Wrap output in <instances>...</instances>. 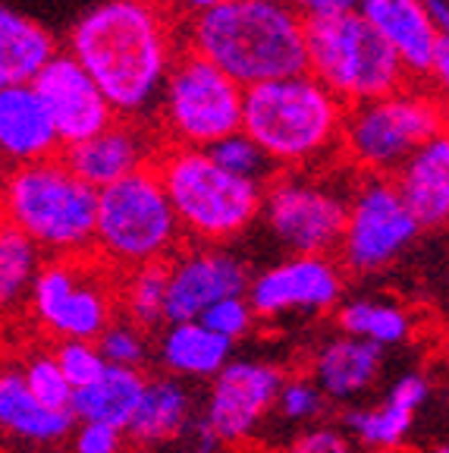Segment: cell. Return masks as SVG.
Segmentation results:
<instances>
[{
  "instance_id": "obj_29",
  "label": "cell",
  "mask_w": 449,
  "mask_h": 453,
  "mask_svg": "<svg viewBox=\"0 0 449 453\" xmlns=\"http://www.w3.org/2000/svg\"><path fill=\"white\" fill-rule=\"evenodd\" d=\"M167 280H170V262H148L139 268L126 271L123 283V311L133 325L157 327L167 321Z\"/></svg>"
},
{
  "instance_id": "obj_28",
  "label": "cell",
  "mask_w": 449,
  "mask_h": 453,
  "mask_svg": "<svg viewBox=\"0 0 449 453\" xmlns=\"http://www.w3.org/2000/svg\"><path fill=\"white\" fill-rule=\"evenodd\" d=\"M337 321L343 334L371 340L377 347H396L412 334V319L400 305L384 303V299H352L339 305Z\"/></svg>"
},
{
  "instance_id": "obj_19",
  "label": "cell",
  "mask_w": 449,
  "mask_h": 453,
  "mask_svg": "<svg viewBox=\"0 0 449 453\" xmlns=\"http://www.w3.org/2000/svg\"><path fill=\"white\" fill-rule=\"evenodd\" d=\"M393 183L422 230L449 224V123L402 161Z\"/></svg>"
},
{
  "instance_id": "obj_14",
  "label": "cell",
  "mask_w": 449,
  "mask_h": 453,
  "mask_svg": "<svg viewBox=\"0 0 449 453\" xmlns=\"http://www.w3.org/2000/svg\"><path fill=\"white\" fill-rule=\"evenodd\" d=\"M283 381L286 375L267 362H226L211 381L202 422L217 434L220 444L252 438L267 412L274 410Z\"/></svg>"
},
{
  "instance_id": "obj_36",
  "label": "cell",
  "mask_w": 449,
  "mask_h": 453,
  "mask_svg": "<svg viewBox=\"0 0 449 453\" xmlns=\"http://www.w3.org/2000/svg\"><path fill=\"white\" fill-rule=\"evenodd\" d=\"M274 410L289 422H311L323 412V390L311 378H289L280 384Z\"/></svg>"
},
{
  "instance_id": "obj_6",
  "label": "cell",
  "mask_w": 449,
  "mask_h": 453,
  "mask_svg": "<svg viewBox=\"0 0 449 453\" xmlns=\"http://www.w3.org/2000/svg\"><path fill=\"white\" fill-rule=\"evenodd\" d=\"M305 57L311 76L346 107L396 92L408 76L396 50L358 10L305 16Z\"/></svg>"
},
{
  "instance_id": "obj_3",
  "label": "cell",
  "mask_w": 449,
  "mask_h": 453,
  "mask_svg": "<svg viewBox=\"0 0 449 453\" xmlns=\"http://www.w3.org/2000/svg\"><path fill=\"white\" fill-rule=\"evenodd\" d=\"M98 189L64 155L0 170V220L50 255H82L95 246Z\"/></svg>"
},
{
  "instance_id": "obj_25",
  "label": "cell",
  "mask_w": 449,
  "mask_h": 453,
  "mask_svg": "<svg viewBox=\"0 0 449 453\" xmlns=\"http://www.w3.org/2000/svg\"><path fill=\"white\" fill-rule=\"evenodd\" d=\"M72 410H50L38 403L32 390L26 388V378L16 368L0 372V428L26 441H60L72 432Z\"/></svg>"
},
{
  "instance_id": "obj_20",
  "label": "cell",
  "mask_w": 449,
  "mask_h": 453,
  "mask_svg": "<svg viewBox=\"0 0 449 453\" xmlns=\"http://www.w3.org/2000/svg\"><path fill=\"white\" fill-rule=\"evenodd\" d=\"M358 13L396 50L406 73L428 76L440 35L424 10V0H361Z\"/></svg>"
},
{
  "instance_id": "obj_26",
  "label": "cell",
  "mask_w": 449,
  "mask_h": 453,
  "mask_svg": "<svg viewBox=\"0 0 449 453\" xmlns=\"http://www.w3.org/2000/svg\"><path fill=\"white\" fill-rule=\"evenodd\" d=\"M232 340L204 327L198 319L170 321L161 340V362L170 375L179 378H214L230 362Z\"/></svg>"
},
{
  "instance_id": "obj_42",
  "label": "cell",
  "mask_w": 449,
  "mask_h": 453,
  "mask_svg": "<svg viewBox=\"0 0 449 453\" xmlns=\"http://www.w3.org/2000/svg\"><path fill=\"white\" fill-rule=\"evenodd\" d=\"M424 10H428L430 22H434L437 35L449 38V0H424Z\"/></svg>"
},
{
  "instance_id": "obj_11",
  "label": "cell",
  "mask_w": 449,
  "mask_h": 453,
  "mask_svg": "<svg viewBox=\"0 0 449 453\" xmlns=\"http://www.w3.org/2000/svg\"><path fill=\"white\" fill-rule=\"evenodd\" d=\"M349 196L321 180L280 170L264 189L261 214L267 234L293 255H331L339 246Z\"/></svg>"
},
{
  "instance_id": "obj_40",
  "label": "cell",
  "mask_w": 449,
  "mask_h": 453,
  "mask_svg": "<svg viewBox=\"0 0 449 453\" xmlns=\"http://www.w3.org/2000/svg\"><path fill=\"white\" fill-rule=\"evenodd\" d=\"M428 76L434 79L437 85V95L449 104V38H440L434 50V60H430V70Z\"/></svg>"
},
{
  "instance_id": "obj_21",
  "label": "cell",
  "mask_w": 449,
  "mask_h": 453,
  "mask_svg": "<svg viewBox=\"0 0 449 453\" xmlns=\"http://www.w3.org/2000/svg\"><path fill=\"white\" fill-rule=\"evenodd\" d=\"M380 365H384V347L343 334L315 356V384L323 390V396L352 400L371 388L374 378L380 375Z\"/></svg>"
},
{
  "instance_id": "obj_33",
  "label": "cell",
  "mask_w": 449,
  "mask_h": 453,
  "mask_svg": "<svg viewBox=\"0 0 449 453\" xmlns=\"http://www.w3.org/2000/svg\"><path fill=\"white\" fill-rule=\"evenodd\" d=\"M54 359H57V365L64 368L66 381H70L72 388H85V384L98 381L107 368V359L101 356L95 340H64V343L57 347Z\"/></svg>"
},
{
  "instance_id": "obj_12",
  "label": "cell",
  "mask_w": 449,
  "mask_h": 453,
  "mask_svg": "<svg viewBox=\"0 0 449 453\" xmlns=\"http://www.w3.org/2000/svg\"><path fill=\"white\" fill-rule=\"evenodd\" d=\"M28 309L44 331L64 340H98L113 321V299L101 277L88 274L76 255L42 262L28 293Z\"/></svg>"
},
{
  "instance_id": "obj_31",
  "label": "cell",
  "mask_w": 449,
  "mask_h": 453,
  "mask_svg": "<svg viewBox=\"0 0 449 453\" xmlns=\"http://www.w3.org/2000/svg\"><path fill=\"white\" fill-rule=\"evenodd\" d=\"M208 155H211L220 167L230 170V173H236V177H242V180H252V183H258V186H267L283 170L246 129H236V133L224 135V139H217L214 145H208Z\"/></svg>"
},
{
  "instance_id": "obj_23",
  "label": "cell",
  "mask_w": 449,
  "mask_h": 453,
  "mask_svg": "<svg viewBox=\"0 0 449 453\" xmlns=\"http://www.w3.org/2000/svg\"><path fill=\"white\" fill-rule=\"evenodd\" d=\"M192 390L179 381V375L155 378L145 381L141 400L135 406V416L129 422L126 434L135 444H164L179 438L192 425Z\"/></svg>"
},
{
  "instance_id": "obj_4",
  "label": "cell",
  "mask_w": 449,
  "mask_h": 453,
  "mask_svg": "<svg viewBox=\"0 0 449 453\" xmlns=\"http://www.w3.org/2000/svg\"><path fill=\"white\" fill-rule=\"evenodd\" d=\"M346 104L308 70L248 85L242 129L283 170L308 167L339 149Z\"/></svg>"
},
{
  "instance_id": "obj_41",
  "label": "cell",
  "mask_w": 449,
  "mask_h": 453,
  "mask_svg": "<svg viewBox=\"0 0 449 453\" xmlns=\"http://www.w3.org/2000/svg\"><path fill=\"white\" fill-rule=\"evenodd\" d=\"M361 0H293V7L302 16H323V13H346L358 10Z\"/></svg>"
},
{
  "instance_id": "obj_7",
  "label": "cell",
  "mask_w": 449,
  "mask_h": 453,
  "mask_svg": "<svg viewBox=\"0 0 449 453\" xmlns=\"http://www.w3.org/2000/svg\"><path fill=\"white\" fill-rule=\"evenodd\" d=\"M183 226L155 164L98 189L95 246L104 262L129 271L173 255Z\"/></svg>"
},
{
  "instance_id": "obj_32",
  "label": "cell",
  "mask_w": 449,
  "mask_h": 453,
  "mask_svg": "<svg viewBox=\"0 0 449 453\" xmlns=\"http://www.w3.org/2000/svg\"><path fill=\"white\" fill-rule=\"evenodd\" d=\"M22 378H26V388L32 390L38 403L50 406V410H70L72 403V384L66 381L64 368L57 365L54 356H38L22 368Z\"/></svg>"
},
{
  "instance_id": "obj_43",
  "label": "cell",
  "mask_w": 449,
  "mask_h": 453,
  "mask_svg": "<svg viewBox=\"0 0 449 453\" xmlns=\"http://www.w3.org/2000/svg\"><path fill=\"white\" fill-rule=\"evenodd\" d=\"M186 4H189L192 13H198V10H208V7H214V4H224V0H186Z\"/></svg>"
},
{
  "instance_id": "obj_24",
  "label": "cell",
  "mask_w": 449,
  "mask_h": 453,
  "mask_svg": "<svg viewBox=\"0 0 449 453\" xmlns=\"http://www.w3.org/2000/svg\"><path fill=\"white\" fill-rule=\"evenodd\" d=\"M145 381L148 378L141 375L139 368L107 365L98 381L72 390L70 410L79 422H101V425H110V428H119V432H126L135 416V406H139V400H141Z\"/></svg>"
},
{
  "instance_id": "obj_39",
  "label": "cell",
  "mask_w": 449,
  "mask_h": 453,
  "mask_svg": "<svg viewBox=\"0 0 449 453\" xmlns=\"http://www.w3.org/2000/svg\"><path fill=\"white\" fill-rule=\"evenodd\" d=\"M428 394H430V384H428V378H424V375H402L400 381L390 388V394H386V396L418 412V406L428 400Z\"/></svg>"
},
{
  "instance_id": "obj_30",
  "label": "cell",
  "mask_w": 449,
  "mask_h": 453,
  "mask_svg": "<svg viewBox=\"0 0 449 453\" xmlns=\"http://www.w3.org/2000/svg\"><path fill=\"white\" fill-rule=\"evenodd\" d=\"M415 425V410L396 403L386 396L380 406L371 410H349L346 412V428L371 450H393L408 438Z\"/></svg>"
},
{
  "instance_id": "obj_5",
  "label": "cell",
  "mask_w": 449,
  "mask_h": 453,
  "mask_svg": "<svg viewBox=\"0 0 449 453\" xmlns=\"http://www.w3.org/2000/svg\"><path fill=\"white\" fill-rule=\"evenodd\" d=\"M155 170L183 234H189L192 240H236L258 220L264 186L220 167L208 149L170 145L164 155L155 157Z\"/></svg>"
},
{
  "instance_id": "obj_13",
  "label": "cell",
  "mask_w": 449,
  "mask_h": 453,
  "mask_svg": "<svg viewBox=\"0 0 449 453\" xmlns=\"http://www.w3.org/2000/svg\"><path fill=\"white\" fill-rule=\"evenodd\" d=\"M246 296L261 319L331 311L343 296V268L327 255H293L252 277Z\"/></svg>"
},
{
  "instance_id": "obj_27",
  "label": "cell",
  "mask_w": 449,
  "mask_h": 453,
  "mask_svg": "<svg viewBox=\"0 0 449 453\" xmlns=\"http://www.w3.org/2000/svg\"><path fill=\"white\" fill-rule=\"evenodd\" d=\"M42 255L44 249L35 240L0 220V319L28 303L32 283L44 262Z\"/></svg>"
},
{
  "instance_id": "obj_37",
  "label": "cell",
  "mask_w": 449,
  "mask_h": 453,
  "mask_svg": "<svg viewBox=\"0 0 449 453\" xmlns=\"http://www.w3.org/2000/svg\"><path fill=\"white\" fill-rule=\"evenodd\" d=\"M123 434L119 428L101 422H82L79 432L72 434V450L76 453H119L123 447Z\"/></svg>"
},
{
  "instance_id": "obj_38",
  "label": "cell",
  "mask_w": 449,
  "mask_h": 453,
  "mask_svg": "<svg viewBox=\"0 0 449 453\" xmlns=\"http://www.w3.org/2000/svg\"><path fill=\"white\" fill-rule=\"evenodd\" d=\"M289 453H355V447L337 428H311L293 441Z\"/></svg>"
},
{
  "instance_id": "obj_1",
  "label": "cell",
  "mask_w": 449,
  "mask_h": 453,
  "mask_svg": "<svg viewBox=\"0 0 449 453\" xmlns=\"http://www.w3.org/2000/svg\"><path fill=\"white\" fill-rule=\"evenodd\" d=\"M70 54L117 117L151 120L173 66V35L155 0H98L70 28Z\"/></svg>"
},
{
  "instance_id": "obj_10",
  "label": "cell",
  "mask_w": 449,
  "mask_h": 453,
  "mask_svg": "<svg viewBox=\"0 0 449 453\" xmlns=\"http://www.w3.org/2000/svg\"><path fill=\"white\" fill-rule=\"evenodd\" d=\"M422 224L406 205L393 177L361 173V183L349 192V211L339 236V258L352 274H374L400 258L418 236Z\"/></svg>"
},
{
  "instance_id": "obj_8",
  "label": "cell",
  "mask_w": 449,
  "mask_h": 453,
  "mask_svg": "<svg viewBox=\"0 0 449 453\" xmlns=\"http://www.w3.org/2000/svg\"><path fill=\"white\" fill-rule=\"evenodd\" d=\"M449 123L440 95L400 85L396 92L346 107L339 149L361 173L393 177L424 139Z\"/></svg>"
},
{
  "instance_id": "obj_44",
  "label": "cell",
  "mask_w": 449,
  "mask_h": 453,
  "mask_svg": "<svg viewBox=\"0 0 449 453\" xmlns=\"http://www.w3.org/2000/svg\"><path fill=\"white\" fill-rule=\"evenodd\" d=\"M189 453H208V450H202V447H198V450H189Z\"/></svg>"
},
{
  "instance_id": "obj_22",
  "label": "cell",
  "mask_w": 449,
  "mask_h": 453,
  "mask_svg": "<svg viewBox=\"0 0 449 453\" xmlns=\"http://www.w3.org/2000/svg\"><path fill=\"white\" fill-rule=\"evenodd\" d=\"M54 54L57 42L48 28L0 0V88L32 82Z\"/></svg>"
},
{
  "instance_id": "obj_9",
  "label": "cell",
  "mask_w": 449,
  "mask_h": 453,
  "mask_svg": "<svg viewBox=\"0 0 449 453\" xmlns=\"http://www.w3.org/2000/svg\"><path fill=\"white\" fill-rule=\"evenodd\" d=\"M242 98L246 85L189 48L170 66L157 101V120L173 145L208 149L242 129Z\"/></svg>"
},
{
  "instance_id": "obj_18",
  "label": "cell",
  "mask_w": 449,
  "mask_h": 453,
  "mask_svg": "<svg viewBox=\"0 0 449 453\" xmlns=\"http://www.w3.org/2000/svg\"><path fill=\"white\" fill-rule=\"evenodd\" d=\"M54 120L32 82L0 88V170L60 155Z\"/></svg>"
},
{
  "instance_id": "obj_2",
  "label": "cell",
  "mask_w": 449,
  "mask_h": 453,
  "mask_svg": "<svg viewBox=\"0 0 449 453\" xmlns=\"http://www.w3.org/2000/svg\"><path fill=\"white\" fill-rule=\"evenodd\" d=\"M189 48L246 88L308 70L305 16L286 0H224L198 10Z\"/></svg>"
},
{
  "instance_id": "obj_15",
  "label": "cell",
  "mask_w": 449,
  "mask_h": 453,
  "mask_svg": "<svg viewBox=\"0 0 449 453\" xmlns=\"http://www.w3.org/2000/svg\"><path fill=\"white\" fill-rule=\"evenodd\" d=\"M32 85L42 95L64 149L95 135L117 117L98 82L85 73V66L70 50H57L42 66V73L32 79Z\"/></svg>"
},
{
  "instance_id": "obj_16",
  "label": "cell",
  "mask_w": 449,
  "mask_h": 453,
  "mask_svg": "<svg viewBox=\"0 0 449 453\" xmlns=\"http://www.w3.org/2000/svg\"><path fill=\"white\" fill-rule=\"evenodd\" d=\"M248 268L236 252L220 242H198L170 262L167 280V321L198 319L217 299L248 290Z\"/></svg>"
},
{
  "instance_id": "obj_34",
  "label": "cell",
  "mask_w": 449,
  "mask_h": 453,
  "mask_svg": "<svg viewBox=\"0 0 449 453\" xmlns=\"http://www.w3.org/2000/svg\"><path fill=\"white\" fill-rule=\"evenodd\" d=\"M98 349L107 359V365H126V368H139L148 356L141 327L133 325L129 319L126 321H110V325L101 331Z\"/></svg>"
},
{
  "instance_id": "obj_17",
  "label": "cell",
  "mask_w": 449,
  "mask_h": 453,
  "mask_svg": "<svg viewBox=\"0 0 449 453\" xmlns=\"http://www.w3.org/2000/svg\"><path fill=\"white\" fill-rule=\"evenodd\" d=\"M155 157L157 145L151 139V129H145V120H126V117H113L104 129L64 149V161L95 189H104L155 164Z\"/></svg>"
},
{
  "instance_id": "obj_35",
  "label": "cell",
  "mask_w": 449,
  "mask_h": 453,
  "mask_svg": "<svg viewBox=\"0 0 449 453\" xmlns=\"http://www.w3.org/2000/svg\"><path fill=\"white\" fill-rule=\"evenodd\" d=\"M198 321H202L204 327L217 331L220 337L236 343L239 337H246V334L252 331L255 309L246 293H239V296H226V299H217L214 305H208V309L198 315Z\"/></svg>"
}]
</instances>
